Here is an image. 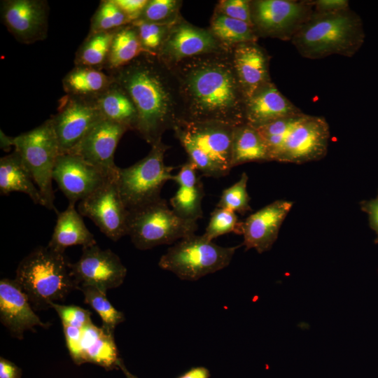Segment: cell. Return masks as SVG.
I'll return each instance as SVG.
<instances>
[{"label": "cell", "mask_w": 378, "mask_h": 378, "mask_svg": "<svg viewBox=\"0 0 378 378\" xmlns=\"http://www.w3.org/2000/svg\"><path fill=\"white\" fill-rule=\"evenodd\" d=\"M232 48L186 59L171 68L179 86L186 122L246 123L245 98Z\"/></svg>", "instance_id": "6da1fadb"}, {"label": "cell", "mask_w": 378, "mask_h": 378, "mask_svg": "<svg viewBox=\"0 0 378 378\" xmlns=\"http://www.w3.org/2000/svg\"><path fill=\"white\" fill-rule=\"evenodd\" d=\"M109 74L133 102L138 113L136 132L151 146L183 121L177 78L158 56L142 53Z\"/></svg>", "instance_id": "7a4b0ae2"}, {"label": "cell", "mask_w": 378, "mask_h": 378, "mask_svg": "<svg viewBox=\"0 0 378 378\" xmlns=\"http://www.w3.org/2000/svg\"><path fill=\"white\" fill-rule=\"evenodd\" d=\"M365 38L360 17L350 8L314 13L291 39L299 54L316 59L338 55L351 57Z\"/></svg>", "instance_id": "3957f363"}, {"label": "cell", "mask_w": 378, "mask_h": 378, "mask_svg": "<svg viewBox=\"0 0 378 378\" xmlns=\"http://www.w3.org/2000/svg\"><path fill=\"white\" fill-rule=\"evenodd\" d=\"M70 264L64 253L38 246L20 262L15 279L34 309L49 308L77 289Z\"/></svg>", "instance_id": "277c9868"}, {"label": "cell", "mask_w": 378, "mask_h": 378, "mask_svg": "<svg viewBox=\"0 0 378 378\" xmlns=\"http://www.w3.org/2000/svg\"><path fill=\"white\" fill-rule=\"evenodd\" d=\"M234 128L218 122L183 121L173 130L197 171L207 177L220 178L232 168Z\"/></svg>", "instance_id": "5b68a950"}, {"label": "cell", "mask_w": 378, "mask_h": 378, "mask_svg": "<svg viewBox=\"0 0 378 378\" xmlns=\"http://www.w3.org/2000/svg\"><path fill=\"white\" fill-rule=\"evenodd\" d=\"M169 146L162 141L151 146L148 155L126 167L118 168L116 183L121 197L128 211L152 204L162 197L161 190L168 181L173 180L174 167L164 162Z\"/></svg>", "instance_id": "8992f818"}, {"label": "cell", "mask_w": 378, "mask_h": 378, "mask_svg": "<svg viewBox=\"0 0 378 378\" xmlns=\"http://www.w3.org/2000/svg\"><path fill=\"white\" fill-rule=\"evenodd\" d=\"M239 246H220L194 234L169 247L158 265L182 280L196 281L228 266Z\"/></svg>", "instance_id": "52a82bcc"}, {"label": "cell", "mask_w": 378, "mask_h": 378, "mask_svg": "<svg viewBox=\"0 0 378 378\" xmlns=\"http://www.w3.org/2000/svg\"><path fill=\"white\" fill-rule=\"evenodd\" d=\"M129 211L128 235L139 250L173 244L197 230V221L180 217L162 198Z\"/></svg>", "instance_id": "ba28073f"}, {"label": "cell", "mask_w": 378, "mask_h": 378, "mask_svg": "<svg viewBox=\"0 0 378 378\" xmlns=\"http://www.w3.org/2000/svg\"><path fill=\"white\" fill-rule=\"evenodd\" d=\"M13 146L40 190L46 208L57 214L52 183L53 171L61 153L50 119L14 137Z\"/></svg>", "instance_id": "9c48e42d"}, {"label": "cell", "mask_w": 378, "mask_h": 378, "mask_svg": "<svg viewBox=\"0 0 378 378\" xmlns=\"http://www.w3.org/2000/svg\"><path fill=\"white\" fill-rule=\"evenodd\" d=\"M251 20L259 37L291 41L314 13L310 1H251Z\"/></svg>", "instance_id": "30bf717a"}, {"label": "cell", "mask_w": 378, "mask_h": 378, "mask_svg": "<svg viewBox=\"0 0 378 378\" xmlns=\"http://www.w3.org/2000/svg\"><path fill=\"white\" fill-rule=\"evenodd\" d=\"M78 211L82 216L91 219L112 241L128 235L130 211L120 194L116 176L107 178L91 195L80 201Z\"/></svg>", "instance_id": "8fae6325"}, {"label": "cell", "mask_w": 378, "mask_h": 378, "mask_svg": "<svg viewBox=\"0 0 378 378\" xmlns=\"http://www.w3.org/2000/svg\"><path fill=\"white\" fill-rule=\"evenodd\" d=\"M50 120L61 154L71 153L103 118L94 100L66 94Z\"/></svg>", "instance_id": "7c38bea8"}, {"label": "cell", "mask_w": 378, "mask_h": 378, "mask_svg": "<svg viewBox=\"0 0 378 378\" xmlns=\"http://www.w3.org/2000/svg\"><path fill=\"white\" fill-rule=\"evenodd\" d=\"M71 275L79 287H92L104 292L120 286L127 275V268L111 249L97 244L83 247L79 260L70 264Z\"/></svg>", "instance_id": "4fadbf2b"}, {"label": "cell", "mask_w": 378, "mask_h": 378, "mask_svg": "<svg viewBox=\"0 0 378 378\" xmlns=\"http://www.w3.org/2000/svg\"><path fill=\"white\" fill-rule=\"evenodd\" d=\"M330 136L324 118L304 113L288 133L276 161L303 164L320 160L328 153Z\"/></svg>", "instance_id": "5bb4252c"}, {"label": "cell", "mask_w": 378, "mask_h": 378, "mask_svg": "<svg viewBox=\"0 0 378 378\" xmlns=\"http://www.w3.org/2000/svg\"><path fill=\"white\" fill-rule=\"evenodd\" d=\"M227 48L209 29L196 27L183 18L172 25L158 57L169 68L186 59Z\"/></svg>", "instance_id": "9a60e30c"}, {"label": "cell", "mask_w": 378, "mask_h": 378, "mask_svg": "<svg viewBox=\"0 0 378 378\" xmlns=\"http://www.w3.org/2000/svg\"><path fill=\"white\" fill-rule=\"evenodd\" d=\"M49 7L43 0H4L1 18L8 31L24 44L43 41L48 35Z\"/></svg>", "instance_id": "2e32d148"}, {"label": "cell", "mask_w": 378, "mask_h": 378, "mask_svg": "<svg viewBox=\"0 0 378 378\" xmlns=\"http://www.w3.org/2000/svg\"><path fill=\"white\" fill-rule=\"evenodd\" d=\"M52 178L69 203L76 204L91 195L110 177L81 157L67 153L59 156Z\"/></svg>", "instance_id": "e0dca14e"}, {"label": "cell", "mask_w": 378, "mask_h": 378, "mask_svg": "<svg viewBox=\"0 0 378 378\" xmlns=\"http://www.w3.org/2000/svg\"><path fill=\"white\" fill-rule=\"evenodd\" d=\"M128 129L116 122L102 119L71 153L101 170L106 176H116L114 154L118 144Z\"/></svg>", "instance_id": "ac0fdd59"}, {"label": "cell", "mask_w": 378, "mask_h": 378, "mask_svg": "<svg viewBox=\"0 0 378 378\" xmlns=\"http://www.w3.org/2000/svg\"><path fill=\"white\" fill-rule=\"evenodd\" d=\"M293 203L278 200L251 214L242 222L243 245L262 253L271 249Z\"/></svg>", "instance_id": "d6986e66"}, {"label": "cell", "mask_w": 378, "mask_h": 378, "mask_svg": "<svg viewBox=\"0 0 378 378\" xmlns=\"http://www.w3.org/2000/svg\"><path fill=\"white\" fill-rule=\"evenodd\" d=\"M0 321L18 339H22L25 331L32 330L36 326H48L34 312L15 279H10L0 281Z\"/></svg>", "instance_id": "ffe728a7"}, {"label": "cell", "mask_w": 378, "mask_h": 378, "mask_svg": "<svg viewBox=\"0 0 378 378\" xmlns=\"http://www.w3.org/2000/svg\"><path fill=\"white\" fill-rule=\"evenodd\" d=\"M236 76L245 100L260 87L271 82L270 57L257 42L241 43L232 49Z\"/></svg>", "instance_id": "44dd1931"}, {"label": "cell", "mask_w": 378, "mask_h": 378, "mask_svg": "<svg viewBox=\"0 0 378 378\" xmlns=\"http://www.w3.org/2000/svg\"><path fill=\"white\" fill-rule=\"evenodd\" d=\"M302 111L271 81L260 87L245 102V120L258 128L281 118L297 116Z\"/></svg>", "instance_id": "7402d4cb"}, {"label": "cell", "mask_w": 378, "mask_h": 378, "mask_svg": "<svg viewBox=\"0 0 378 378\" xmlns=\"http://www.w3.org/2000/svg\"><path fill=\"white\" fill-rule=\"evenodd\" d=\"M195 166L190 161L181 166L173 180L178 190L170 199L172 209L180 217L197 221L203 216L202 202L204 191L200 176Z\"/></svg>", "instance_id": "603a6c76"}, {"label": "cell", "mask_w": 378, "mask_h": 378, "mask_svg": "<svg viewBox=\"0 0 378 378\" xmlns=\"http://www.w3.org/2000/svg\"><path fill=\"white\" fill-rule=\"evenodd\" d=\"M74 203H69L67 208L57 213L55 226L48 244L52 250L64 253L66 248L81 245L83 247L96 244L94 235L88 229L81 214Z\"/></svg>", "instance_id": "cb8c5ba5"}, {"label": "cell", "mask_w": 378, "mask_h": 378, "mask_svg": "<svg viewBox=\"0 0 378 378\" xmlns=\"http://www.w3.org/2000/svg\"><path fill=\"white\" fill-rule=\"evenodd\" d=\"M12 192L27 194L34 204L46 207L40 190L15 150L0 159V193L5 195Z\"/></svg>", "instance_id": "d4e9b609"}, {"label": "cell", "mask_w": 378, "mask_h": 378, "mask_svg": "<svg viewBox=\"0 0 378 378\" xmlns=\"http://www.w3.org/2000/svg\"><path fill=\"white\" fill-rule=\"evenodd\" d=\"M82 363H91L111 370L117 366L119 359L113 334L106 332L92 322L82 329Z\"/></svg>", "instance_id": "484cf974"}, {"label": "cell", "mask_w": 378, "mask_h": 378, "mask_svg": "<svg viewBox=\"0 0 378 378\" xmlns=\"http://www.w3.org/2000/svg\"><path fill=\"white\" fill-rule=\"evenodd\" d=\"M114 83L113 76L92 67L75 66L62 80L66 94L94 100Z\"/></svg>", "instance_id": "4316f807"}, {"label": "cell", "mask_w": 378, "mask_h": 378, "mask_svg": "<svg viewBox=\"0 0 378 378\" xmlns=\"http://www.w3.org/2000/svg\"><path fill=\"white\" fill-rule=\"evenodd\" d=\"M94 102L104 119L136 132L138 113L127 93L115 81Z\"/></svg>", "instance_id": "83f0119b"}, {"label": "cell", "mask_w": 378, "mask_h": 378, "mask_svg": "<svg viewBox=\"0 0 378 378\" xmlns=\"http://www.w3.org/2000/svg\"><path fill=\"white\" fill-rule=\"evenodd\" d=\"M272 161L265 142L256 128L244 123L234 128L232 167L251 162Z\"/></svg>", "instance_id": "f1b7e54d"}, {"label": "cell", "mask_w": 378, "mask_h": 378, "mask_svg": "<svg viewBox=\"0 0 378 378\" xmlns=\"http://www.w3.org/2000/svg\"><path fill=\"white\" fill-rule=\"evenodd\" d=\"M144 52L134 26L132 23L122 26L115 31L104 69L109 74L127 65Z\"/></svg>", "instance_id": "f546056e"}, {"label": "cell", "mask_w": 378, "mask_h": 378, "mask_svg": "<svg viewBox=\"0 0 378 378\" xmlns=\"http://www.w3.org/2000/svg\"><path fill=\"white\" fill-rule=\"evenodd\" d=\"M209 29L214 36L227 48H232L241 43L257 42L258 39L253 26L227 17L215 10Z\"/></svg>", "instance_id": "4dcf8cb0"}, {"label": "cell", "mask_w": 378, "mask_h": 378, "mask_svg": "<svg viewBox=\"0 0 378 378\" xmlns=\"http://www.w3.org/2000/svg\"><path fill=\"white\" fill-rule=\"evenodd\" d=\"M115 30L89 33L76 53L75 66H84L103 70L107 62Z\"/></svg>", "instance_id": "1f68e13d"}, {"label": "cell", "mask_w": 378, "mask_h": 378, "mask_svg": "<svg viewBox=\"0 0 378 378\" xmlns=\"http://www.w3.org/2000/svg\"><path fill=\"white\" fill-rule=\"evenodd\" d=\"M78 290L83 293L85 303L99 315L103 324L102 328L108 333L113 334L116 326L125 320L123 313L111 304L106 292L87 286L79 287Z\"/></svg>", "instance_id": "d6a6232c"}, {"label": "cell", "mask_w": 378, "mask_h": 378, "mask_svg": "<svg viewBox=\"0 0 378 378\" xmlns=\"http://www.w3.org/2000/svg\"><path fill=\"white\" fill-rule=\"evenodd\" d=\"M304 113L279 119L256 128L269 150L272 161H276L288 133Z\"/></svg>", "instance_id": "836d02e7"}, {"label": "cell", "mask_w": 378, "mask_h": 378, "mask_svg": "<svg viewBox=\"0 0 378 378\" xmlns=\"http://www.w3.org/2000/svg\"><path fill=\"white\" fill-rule=\"evenodd\" d=\"M130 23L114 0H103L92 17L89 33L113 31Z\"/></svg>", "instance_id": "e575fe53"}, {"label": "cell", "mask_w": 378, "mask_h": 378, "mask_svg": "<svg viewBox=\"0 0 378 378\" xmlns=\"http://www.w3.org/2000/svg\"><path fill=\"white\" fill-rule=\"evenodd\" d=\"M248 180L247 174L243 172L235 183L222 192L216 207L241 215L252 211L250 206L251 198L247 192Z\"/></svg>", "instance_id": "d590c367"}, {"label": "cell", "mask_w": 378, "mask_h": 378, "mask_svg": "<svg viewBox=\"0 0 378 378\" xmlns=\"http://www.w3.org/2000/svg\"><path fill=\"white\" fill-rule=\"evenodd\" d=\"M136 28L142 48L146 53L158 56L172 25L137 20L132 22Z\"/></svg>", "instance_id": "8d00e7d4"}, {"label": "cell", "mask_w": 378, "mask_h": 378, "mask_svg": "<svg viewBox=\"0 0 378 378\" xmlns=\"http://www.w3.org/2000/svg\"><path fill=\"white\" fill-rule=\"evenodd\" d=\"M181 5L182 1L178 0H148L139 20L172 25L182 18L180 14Z\"/></svg>", "instance_id": "74e56055"}, {"label": "cell", "mask_w": 378, "mask_h": 378, "mask_svg": "<svg viewBox=\"0 0 378 378\" xmlns=\"http://www.w3.org/2000/svg\"><path fill=\"white\" fill-rule=\"evenodd\" d=\"M242 222L238 220L236 213L216 207L211 214L209 223L202 235L213 241L219 236L234 232L242 234Z\"/></svg>", "instance_id": "f35d334b"}, {"label": "cell", "mask_w": 378, "mask_h": 378, "mask_svg": "<svg viewBox=\"0 0 378 378\" xmlns=\"http://www.w3.org/2000/svg\"><path fill=\"white\" fill-rule=\"evenodd\" d=\"M50 307L56 311L62 325L82 328L92 322L91 312L78 306L53 302L50 304Z\"/></svg>", "instance_id": "ab89813d"}, {"label": "cell", "mask_w": 378, "mask_h": 378, "mask_svg": "<svg viewBox=\"0 0 378 378\" xmlns=\"http://www.w3.org/2000/svg\"><path fill=\"white\" fill-rule=\"evenodd\" d=\"M214 10L227 17L243 21L253 26L251 1L220 0L217 3Z\"/></svg>", "instance_id": "60d3db41"}, {"label": "cell", "mask_w": 378, "mask_h": 378, "mask_svg": "<svg viewBox=\"0 0 378 378\" xmlns=\"http://www.w3.org/2000/svg\"><path fill=\"white\" fill-rule=\"evenodd\" d=\"M62 326L66 344L72 360L77 365L83 364L80 346L83 328L66 325H62Z\"/></svg>", "instance_id": "b9f144b4"}, {"label": "cell", "mask_w": 378, "mask_h": 378, "mask_svg": "<svg viewBox=\"0 0 378 378\" xmlns=\"http://www.w3.org/2000/svg\"><path fill=\"white\" fill-rule=\"evenodd\" d=\"M130 22L139 19L148 0H114Z\"/></svg>", "instance_id": "7bdbcfd3"}, {"label": "cell", "mask_w": 378, "mask_h": 378, "mask_svg": "<svg viewBox=\"0 0 378 378\" xmlns=\"http://www.w3.org/2000/svg\"><path fill=\"white\" fill-rule=\"evenodd\" d=\"M360 206L368 215L369 225L376 234L374 241L378 244V192L374 199L360 202Z\"/></svg>", "instance_id": "ee69618b"}, {"label": "cell", "mask_w": 378, "mask_h": 378, "mask_svg": "<svg viewBox=\"0 0 378 378\" xmlns=\"http://www.w3.org/2000/svg\"><path fill=\"white\" fill-rule=\"evenodd\" d=\"M347 0H315L310 1L314 10L320 13H330L349 8Z\"/></svg>", "instance_id": "f6af8a7d"}, {"label": "cell", "mask_w": 378, "mask_h": 378, "mask_svg": "<svg viewBox=\"0 0 378 378\" xmlns=\"http://www.w3.org/2000/svg\"><path fill=\"white\" fill-rule=\"evenodd\" d=\"M22 370L13 362L1 357L0 378H21Z\"/></svg>", "instance_id": "bcb514c9"}, {"label": "cell", "mask_w": 378, "mask_h": 378, "mask_svg": "<svg viewBox=\"0 0 378 378\" xmlns=\"http://www.w3.org/2000/svg\"><path fill=\"white\" fill-rule=\"evenodd\" d=\"M210 372L204 367L192 368L178 378H209Z\"/></svg>", "instance_id": "7dc6e473"}, {"label": "cell", "mask_w": 378, "mask_h": 378, "mask_svg": "<svg viewBox=\"0 0 378 378\" xmlns=\"http://www.w3.org/2000/svg\"><path fill=\"white\" fill-rule=\"evenodd\" d=\"M1 148L5 151L10 150L14 146V137L8 136L1 130Z\"/></svg>", "instance_id": "c3c4849f"}, {"label": "cell", "mask_w": 378, "mask_h": 378, "mask_svg": "<svg viewBox=\"0 0 378 378\" xmlns=\"http://www.w3.org/2000/svg\"><path fill=\"white\" fill-rule=\"evenodd\" d=\"M117 366L122 371L126 378H138L127 369L123 360L120 358L118 360Z\"/></svg>", "instance_id": "681fc988"}]
</instances>
